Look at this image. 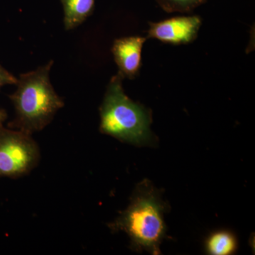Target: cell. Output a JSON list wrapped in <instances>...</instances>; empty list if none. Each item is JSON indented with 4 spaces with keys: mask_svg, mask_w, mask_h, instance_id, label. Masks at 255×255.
<instances>
[{
    "mask_svg": "<svg viewBox=\"0 0 255 255\" xmlns=\"http://www.w3.org/2000/svg\"><path fill=\"white\" fill-rule=\"evenodd\" d=\"M167 207L160 192L145 179L137 186L127 209L109 226L113 232L127 233L133 251L160 255L159 247L167 231L164 221Z\"/></svg>",
    "mask_w": 255,
    "mask_h": 255,
    "instance_id": "obj_1",
    "label": "cell"
},
{
    "mask_svg": "<svg viewBox=\"0 0 255 255\" xmlns=\"http://www.w3.org/2000/svg\"><path fill=\"white\" fill-rule=\"evenodd\" d=\"M51 60L44 66L20 75L16 91L9 96L16 112L10 127L31 135L41 131L64 107L50 81Z\"/></svg>",
    "mask_w": 255,
    "mask_h": 255,
    "instance_id": "obj_2",
    "label": "cell"
},
{
    "mask_svg": "<svg viewBox=\"0 0 255 255\" xmlns=\"http://www.w3.org/2000/svg\"><path fill=\"white\" fill-rule=\"evenodd\" d=\"M119 74L111 79L100 107V131L121 141L144 145L152 140V115L124 92Z\"/></svg>",
    "mask_w": 255,
    "mask_h": 255,
    "instance_id": "obj_3",
    "label": "cell"
},
{
    "mask_svg": "<svg viewBox=\"0 0 255 255\" xmlns=\"http://www.w3.org/2000/svg\"><path fill=\"white\" fill-rule=\"evenodd\" d=\"M40 151L31 135L2 128L0 130V176L17 178L36 167Z\"/></svg>",
    "mask_w": 255,
    "mask_h": 255,
    "instance_id": "obj_4",
    "label": "cell"
},
{
    "mask_svg": "<svg viewBox=\"0 0 255 255\" xmlns=\"http://www.w3.org/2000/svg\"><path fill=\"white\" fill-rule=\"evenodd\" d=\"M201 26L199 16H176L150 23L147 38H155L169 44H187L196 39Z\"/></svg>",
    "mask_w": 255,
    "mask_h": 255,
    "instance_id": "obj_5",
    "label": "cell"
},
{
    "mask_svg": "<svg viewBox=\"0 0 255 255\" xmlns=\"http://www.w3.org/2000/svg\"><path fill=\"white\" fill-rule=\"evenodd\" d=\"M147 38L128 36L118 38L112 46L114 60L122 78L133 80L140 73L142 65V50Z\"/></svg>",
    "mask_w": 255,
    "mask_h": 255,
    "instance_id": "obj_6",
    "label": "cell"
},
{
    "mask_svg": "<svg viewBox=\"0 0 255 255\" xmlns=\"http://www.w3.org/2000/svg\"><path fill=\"white\" fill-rule=\"evenodd\" d=\"M65 30H73L93 14L95 0H60Z\"/></svg>",
    "mask_w": 255,
    "mask_h": 255,
    "instance_id": "obj_7",
    "label": "cell"
},
{
    "mask_svg": "<svg viewBox=\"0 0 255 255\" xmlns=\"http://www.w3.org/2000/svg\"><path fill=\"white\" fill-rule=\"evenodd\" d=\"M206 248L210 255H232L237 249V241L232 233L228 231H218L208 238Z\"/></svg>",
    "mask_w": 255,
    "mask_h": 255,
    "instance_id": "obj_8",
    "label": "cell"
},
{
    "mask_svg": "<svg viewBox=\"0 0 255 255\" xmlns=\"http://www.w3.org/2000/svg\"><path fill=\"white\" fill-rule=\"evenodd\" d=\"M204 1V0H158L162 7L169 12L190 11Z\"/></svg>",
    "mask_w": 255,
    "mask_h": 255,
    "instance_id": "obj_9",
    "label": "cell"
},
{
    "mask_svg": "<svg viewBox=\"0 0 255 255\" xmlns=\"http://www.w3.org/2000/svg\"><path fill=\"white\" fill-rule=\"evenodd\" d=\"M18 79L0 64V88L5 85H16Z\"/></svg>",
    "mask_w": 255,
    "mask_h": 255,
    "instance_id": "obj_10",
    "label": "cell"
},
{
    "mask_svg": "<svg viewBox=\"0 0 255 255\" xmlns=\"http://www.w3.org/2000/svg\"><path fill=\"white\" fill-rule=\"evenodd\" d=\"M7 118V114H6V111L0 109V130L2 128H4V123Z\"/></svg>",
    "mask_w": 255,
    "mask_h": 255,
    "instance_id": "obj_11",
    "label": "cell"
}]
</instances>
